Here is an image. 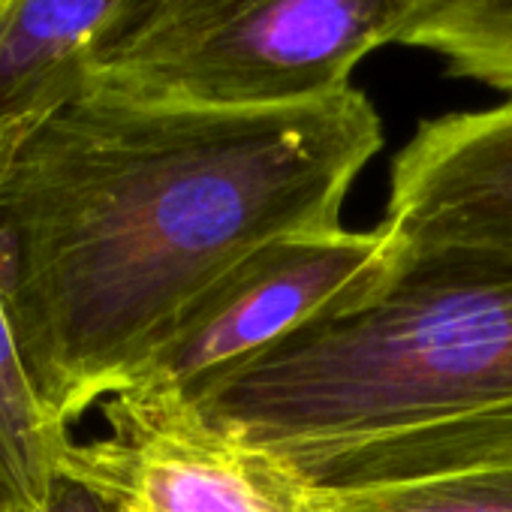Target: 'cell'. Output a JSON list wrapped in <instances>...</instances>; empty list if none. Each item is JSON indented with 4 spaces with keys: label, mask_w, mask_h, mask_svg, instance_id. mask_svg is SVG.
<instances>
[{
    "label": "cell",
    "mask_w": 512,
    "mask_h": 512,
    "mask_svg": "<svg viewBox=\"0 0 512 512\" xmlns=\"http://www.w3.org/2000/svg\"><path fill=\"white\" fill-rule=\"evenodd\" d=\"M380 148L356 88L272 109L82 91L0 142V281L55 416L103 404L250 250L341 226Z\"/></svg>",
    "instance_id": "6da1fadb"
},
{
    "label": "cell",
    "mask_w": 512,
    "mask_h": 512,
    "mask_svg": "<svg viewBox=\"0 0 512 512\" xmlns=\"http://www.w3.org/2000/svg\"><path fill=\"white\" fill-rule=\"evenodd\" d=\"M386 278L190 404L308 491L512 455V244L404 241Z\"/></svg>",
    "instance_id": "7a4b0ae2"
},
{
    "label": "cell",
    "mask_w": 512,
    "mask_h": 512,
    "mask_svg": "<svg viewBox=\"0 0 512 512\" xmlns=\"http://www.w3.org/2000/svg\"><path fill=\"white\" fill-rule=\"evenodd\" d=\"M449 0H127L85 91L136 103L272 109L350 88L353 67L404 43Z\"/></svg>",
    "instance_id": "3957f363"
},
{
    "label": "cell",
    "mask_w": 512,
    "mask_h": 512,
    "mask_svg": "<svg viewBox=\"0 0 512 512\" xmlns=\"http://www.w3.org/2000/svg\"><path fill=\"white\" fill-rule=\"evenodd\" d=\"M398 235L320 229L250 250L202 290L109 398L184 407L202 389L311 320L359 302L389 272Z\"/></svg>",
    "instance_id": "277c9868"
},
{
    "label": "cell",
    "mask_w": 512,
    "mask_h": 512,
    "mask_svg": "<svg viewBox=\"0 0 512 512\" xmlns=\"http://www.w3.org/2000/svg\"><path fill=\"white\" fill-rule=\"evenodd\" d=\"M100 407L109 431L73 440L61 476L115 512H305V485L290 470L211 431L187 407L118 395Z\"/></svg>",
    "instance_id": "5b68a950"
},
{
    "label": "cell",
    "mask_w": 512,
    "mask_h": 512,
    "mask_svg": "<svg viewBox=\"0 0 512 512\" xmlns=\"http://www.w3.org/2000/svg\"><path fill=\"white\" fill-rule=\"evenodd\" d=\"M383 223L404 241L512 244V97L422 121L392 160Z\"/></svg>",
    "instance_id": "8992f818"
},
{
    "label": "cell",
    "mask_w": 512,
    "mask_h": 512,
    "mask_svg": "<svg viewBox=\"0 0 512 512\" xmlns=\"http://www.w3.org/2000/svg\"><path fill=\"white\" fill-rule=\"evenodd\" d=\"M127 0L0 4V142L85 91L88 64Z\"/></svg>",
    "instance_id": "52a82bcc"
},
{
    "label": "cell",
    "mask_w": 512,
    "mask_h": 512,
    "mask_svg": "<svg viewBox=\"0 0 512 512\" xmlns=\"http://www.w3.org/2000/svg\"><path fill=\"white\" fill-rule=\"evenodd\" d=\"M70 425L46 404L22 353L0 281V503L7 512H40L52 497Z\"/></svg>",
    "instance_id": "ba28073f"
},
{
    "label": "cell",
    "mask_w": 512,
    "mask_h": 512,
    "mask_svg": "<svg viewBox=\"0 0 512 512\" xmlns=\"http://www.w3.org/2000/svg\"><path fill=\"white\" fill-rule=\"evenodd\" d=\"M305 512H512V455L392 485L305 488Z\"/></svg>",
    "instance_id": "9c48e42d"
},
{
    "label": "cell",
    "mask_w": 512,
    "mask_h": 512,
    "mask_svg": "<svg viewBox=\"0 0 512 512\" xmlns=\"http://www.w3.org/2000/svg\"><path fill=\"white\" fill-rule=\"evenodd\" d=\"M401 46L440 55L449 76L512 94V10L488 0H449Z\"/></svg>",
    "instance_id": "30bf717a"
},
{
    "label": "cell",
    "mask_w": 512,
    "mask_h": 512,
    "mask_svg": "<svg viewBox=\"0 0 512 512\" xmlns=\"http://www.w3.org/2000/svg\"><path fill=\"white\" fill-rule=\"evenodd\" d=\"M40 512H115L97 491L85 488L82 482L61 476L52 497L46 500V506Z\"/></svg>",
    "instance_id": "8fae6325"
},
{
    "label": "cell",
    "mask_w": 512,
    "mask_h": 512,
    "mask_svg": "<svg viewBox=\"0 0 512 512\" xmlns=\"http://www.w3.org/2000/svg\"><path fill=\"white\" fill-rule=\"evenodd\" d=\"M488 4H494L500 10H512V0H488Z\"/></svg>",
    "instance_id": "7c38bea8"
},
{
    "label": "cell",
    "mask_w": 512,
    "mask_h": 512,
    "mask_svg": "<svg viewBox=\"0 0 512 512\" xmlns=\"http://www.w3.org/2000/svg\"><path fill=\"white\" fill-rule=\"evenodd\" d=\"M0 512H7V509H4V503H0Z\"/></svg>",
    "instance_id": "4fadbf2b"
},
{
    "label": "cell",
    "mask_w": 512,
    "mask_h": 512,
    "mask_svg": "<svg viewBox=\"0 0 512 512\" xmlns=\"http://www.w3.org/2000/svg\"><path fill=\"white\" fill-rule=\"evenodd\" d=\"M0 4H4V0H0Z\"/></svg>",
    "instance_id": "5bb4252c"
}]
</instances>
